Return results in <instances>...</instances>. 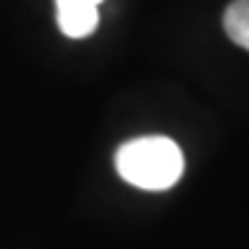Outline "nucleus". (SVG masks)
<instances>
[{"label":"nucleus","instance_id":"obj_2","mask_svg":"<svg viewBox=\"0 0 249 249\" xmlns=\"http://www.w3.org/2000/svg\"><path fill=\"white\" fill-rule=\"evenodd\" d=\"M56 20L64 36L69 38H87L97 31L99 10L94 5H61L56 8Z\"/></svg>","mask_w":249,"mask_h":249},{"label":"nucleus","instance_id":"obj_1","mask_svg":"<svg viewBox=\"0 0 249 249\" xmlns=\"http://www.w3.org/2000/svg\"><path fill=\"white\" fill-rule=\"evenodd\" d=\"M115 168L122 180L142 191H165L183 176V153L163 135L127 140L117 148Z\"/></svg>","mask_w":249,"mask_h":249},{"label":"nucleus","instance_id":"obj_3","mask_svg":"<svg viewBox=\"0 0 249 249\" xmlns=\"http://www.w3.org/2000/svg\"><path fill=\"white\" fill-rule=\"evenodd\" d=\"M224 31L236 46L249 51V0H234L224 13Z\"/></svg>","mask_w":249,"mask_h":249},{"label":"nucleus","instance_id":"obj_4","mask_svg":"<svg viewBox=\"0 0 249 249\" xmlns=\"http://www.w3.org/2000/svg\"><path fill=\"white\" fill-rule=\"evenodd\" d=\"M102 0H56V8H61V5H99Z\"/></svg>","mask_w":249,"mask_h":249}]
</instances>
